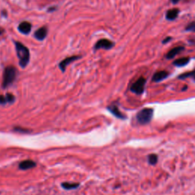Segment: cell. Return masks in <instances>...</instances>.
I'll use <instances>...</instances> for the list:
<instances>
[{"label":"cell","mask_w":195,"mask_h":195,"mask_svg":"<svg viewBox=\"0 0 195 195\" xmlns=\"http://www.w3.org/2000/svg\"><path fill=\"white\" fill-rule=\"evenodd\" d=\"M15 45L18 58L19 59V65L21 67L25 68L30 61V51L28 48L19 41L15 42Z\"/></svg>","instance_id":"1"},{"label":"cell","mask_w":195,"mask_h":195,"mask_svg":"<svg viewBox=\"0 0 195 195\" xmlns=\"http://www.w3.org/2000/svg\"><path fill=\"white\" fill-rule=\"evenodd\" d=\"M16 76L17 69L12 66H7L4 70V73H3V88L6 89V88L11 85L14 82V81L15 80V79H16Z\"/></svg>","instance_id":"2"},{"label":"cell","mask_w":195,"mask_h":195,"mask_svg":"<svg viewBox=\"0 0 195 195\" xmlns=\"http://www.w3.org/2000/svg\"><path fill=\"white\" fill-rule=\"evenodd\" d=\"M153 116V109L152 108H143L138 112L136 115V120L139 124L142 125L149 124Z\"/></svg>","instance_id":"3"},{"label":"cell","mask_w":195,"mask_h":195,"mask_svg":"<svg viewBox=\"0 0 195 195\" xmlns=\"http://www.w3.org/2000/svg\"><path fill=\"white\" fill-rule=\"evenodd\" d=\"M146 82V81L145 78H143V77L139 78L138 80L131 85V92L135 93V94L136 95H141L144 91Z\"/></svg>","instance_id":"4"},{"label":"cell","mask_w":195,"mask_h":195,"mask_svg":"<svg viewBox=\"0 0 195 195\" xmlns=\"http://www.w3.org/2000/svg\"><path fill=\"white\" fill-rule=\"evenodd\" d=\"M114 46L115 43L111 40L108 39H101L98 40L97 43L95 45L94 49L95 50H99V49H104V50H110Z\"/></svg>","instance_id":"5"},{"label":"cell","mask_w":195,"mask_h":195,"mask_svg":"<svg viewBox=\"0 0 195 195\" xmlns=\"http://www.w3.org/2000/svg\"><path fill=\"white\" fill-rule=\"evenodd\" d=\"M81 57H82L81 56H72V57H67L66 58V59H63V60L59 63V69H61V71H62L63 73H64V72L66 71V67H67L68 65L73 63L75 60H77V59H80Z\"/></svg>","instance_id":"6"},{"label":"cell","mask_w":195,"mask_h":195,"mask_svg":"<svg viewBox=\"0 0 195 195\" xmlns=\"http://www.w3.org/2000/svg\"><path fill=\"white\" fill-rule=\"evenodd\" d=\"M47 28L46 27H42L38 29L34 33V38L38 40H44L47 36Z\"/></svg>","instance_id":"7"},{"label":"cell","mask_w":195,"mask_h":195,"mask_svg":"<svg viewBox=\"0 0 195 195\" xmlns=\"http://www.w3.org/2000/svg\"><path fill=\"white\" fill-rule=\"evenodd\" d=\"M18 29L22 34H28L31 31V24L28 22H23L19 24Z\"/></svg>","instance_id":"8"},{"label":"cell","mask_w":195,"mask_h":195,"mask_svg":"<svg viewBox=\"0 0 195 195\" xmlns=\"http://www.w3.org/2000/svg\"><path fill=\"white\" fill-rule=\"evenodd\" d=\"M168 76V73L165 70H162V71L156 72L155 74L152 76V81L155 82H159L161 81L164 80Z\"/></svg>","instance_id":"9"},{"label":"cell","mask_w":195,"mask_h":195,"mask_svg":"<svg viewBox=\"0 0 195 195\" xmlns=\"http://www.w3.org/2000/svg\"><path fill=\"white\" fill-rule=\"evenodd\" d=\"M184 50V47L183 46H178L176 47H174L173 49L170 50L166 54V59H171L172 58H174L176 55L180 54L181 52H182Z\"/></svg>","instance_id":"10"},{"label":"cell","mask_w":195,"mask_h":195,"mask_svg":"<svg viewBox=\"0 0 195 195\" xmlns=\"http://www.w3.org/2000/svg\"><path fill=\"white\" fill-rule=\"evenodd\" d=\"M179 13H180V10L178 8H172V9H169L167 11L166 14V18L167 20L173 21L178 18Z\"/></svg>","instance_id":"11"},{"label":"cell","mask_w":195,"mask_h":195,"mask_svg":"<svg viewBox=\"0 0 195 195\" xmlns=\"http://www.w3.org/2000/svg\"><path fill=\"white\" fill-rule=\"evenodd\" d=\"M108 109L110 113L112 114V115H115L116 117H117V118L124 119L126 117L125 115H124L122 113H121V110H119L118 107H117V105H110V106H108Z\"/></svg>","instance_id":"12"},{"label":"cell","mask_w":195,"mask_h":195,"mask_svg":"<svg viewBox=\"0 0 195 195\" xmlns=\"http://www.w3.org/2000/svg\"><path fill=\"white\" fill-rule=\"evenodd\" d=\"M35 166H36L35 162L32 160H24L19 163L18 168L22 170H28L30 168H34Z\"/></svg>","instance_id":"13"},{"label":"cell","mask_w":195,"mask_h":195,"mask_svg":"<svg viewBox=\"0 0 195 195\" xmlns=\"http://www.w3.org/2000/svg\"><path fill=\"white\" fill-rule=\"evenodd\" d=\"M15 101V96L11 93H8L6 95H0V104L6 105L7 103L12 104Z\"/></svg>","instance_id":"14"},{"label":"cell","mask_w":195,"mask_h":195,"mask_svg":"<svg viewBox=\"0 0 195 195\" xmlns=\"http://www.w3.org/2000/svg\"><path fill=\"white\" fill-rule=\"evenodd\" d=\"M189 61H190L189 57H182L179 58V59H177L176 60L174 61L173 65L178 66V67H181V66H186V65L189 63Z\"/></svg>","instance_id":"15"},{"label":"cell","mask_w":195,"mask_h":195,"mask_svg":"<svg viewBox=\"0 0 195 195\" xmlns=\"http://www.w3.org/2000/svg\"><path fill=\"white\" fill-rule=\"evenodd\" d=\"M80 184L79 183H70V182H65L62 184V187L66 190H73L79 187Z\"/></svg>","instance_id":"16"},{"label":"cell","mask_w":195,"mask_h":195,"mask_svg":"<svg viewBox=\"0 0 195 195\" xmlns=\"http://www.w3.org/2000/svg\"><path fill=\"white\" fill-rule=\"evenodd\" d=\"M148 161L149 164L154 166L158 162V156L156 154H150L148 156Z\"/></svg>","instance_id":"17"},{"label":"cell","mask_w":195,"mask_h":195,"mask_svg":"<svg viewBox=\"0 0 195 195\" xmlns=\"http://www.w3.org/2000/svg\"><path fill=\"white\" fill-rule=\"evenodd\" d=\"M185 31L195 32V21L194 22H191V23H189L187 26H186Z\"/></svg>","instance_id":"18"},{"label":"cell","mask_w":195,"mask_h":195,"mask_svg":"<svg viewBox=\"0 0 195 195\" xmlns=\"http://www.w3.org/2000/svg\"><path fill=\"white\" fill-rule=\"evenodd\" d=\"M171 40H172L171 37H167L166 38H165V39L162 40V44H167L168 41H170Z\"/></svg>","instance_id":"19"},{"label":"cell","mask_w":195,"mask_h":195,"mask_svg":"<svg viewBox=\"0 0 195 195\" xmlns=\"http://www.w3.org/2000/svg\"><path fill=\"white\" fill-rule=\"evenodd\" d=\"M173 4H177V3L180 2V0H170Z\"/></svg>","instance_id":"20"},{"label":"cell","mask_w":195,"mask_h":195,"mask_svg":"<svg viewBox=\"0 0 195 195\" xmlns=\"http://www.w3.org/2000/svg\"><path fill=\"white\" fill-rule=\"evenodd\" d=\"M56 9V8H49L48 9V12H53L54 11V10H55Z\"/></svg>","instance_id":"21"},{"label":"cell","mask_w":195,"mask_h":195,"mask_svg":"<svg viewBox=\"0 0 195 195\" xmlns=\"http://www.w3.org/2000/svg\"><path fill=\"white\" fill-rule=\"evenodd\" d=\"M3 32H4V30L0 28V35H2L3 34Z\"/></svg>","instance_id":"22"},{"label":"cell","mask_w":195,"mask_h":195,"mask_svg":"<svg viewBox=\"0 0 195 195\" xmlns=\"http://www.w3.org/2000/svg\"><path fill=\"white\" fill-rule=\"evenodd\" d=\"M193 79H194V80H195V75H194V77H193Z\"/></svg>","instance_id":"23"}]
</instances>
